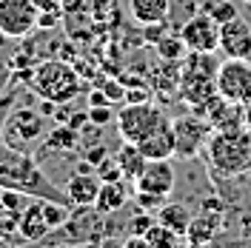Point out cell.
<instances>
[{
	"label": "cell",
	"instance_id": "40",
	"mask_svg": "<svg viewBox=\"0 0 251 248\" xmlns=\"http://www.w3.org/2000/svg\"><path fill=\"white\" fill-rule=\"evenodd\" d=\"M243 3H246V6H251V0H243Z\"/></svg>",
	"mask_w": 251,
	"mask_h": 248
},
{
	"label": "cell",
	"instance_id": "21",
	"mask_svg": "<svg viewBox=\"0 0 251 248\" xmlns=\"http://www.w3.org/2000/svg\"><path fill=\"white\" fill-rule=\"evenodd\" d=\"M143 240H146V246L149 248H177V246H186V237L183 234L172 231L169 225H163V223H154L149 231L143 234Z\"/></svg>",
	"mask_w": 251,
	"mask_h": 248
},
{
	"label": "cell",
	"instance_id": "10",
	"mask_svg": "<svg viewBox=\"0 0 251 248\" xmlns=\"http://www.w3.org/2000/svg\"><path fill=\"white\" fill-rule=\"evenodd\" d=\"M220 51L226 57H246L251 60V23L246 17H231L220 23Z\"/></svg>",
	"mask_w": 251,
	"mask_h": 248
},
{
	"label": "cell",
	"instance_id": "27",
	"mask_svg": "<svg viewBox=\"0 0 251 248\" xmlns=\"http://www.w3.org/2000/svg\"><path fill=\"white\" fill-rule=\"evenodd\" d=\"M134 202H137L140 211H160V208L169 202V197L154 194V191H134Z\"/></svg>",
	"mask_w": 251,
	"mask_h": 248
},
{
	"label": "cell",
	"instance_id": "1",
	"mask_svg": "<svg viewBox=\"0 0 251 248\" xmlns=\"http://www.w3.org/2000/svg\"><path fill=\"white\" fill-rule=\"evenodd\" d=\"M217 69L214 51H188L180 60V97L194 114H205V106L217 97Z\"/></svg>",
	"mask_w": 251,
	"mask_h": 248
},
{
	"label": "cell",
	"instance_id": "5",
	"mask_svg": "<svg viewBox=\"0 0 251 248\" xmlns=\"http://www.w3.org/2000/svg\"><path fill=\"white\" fill-rule=\"evenodd\" d=\"M46 131V120H43V111L34 109H15L6 114V123H3V143L12 146V149H23L29 151V146L40 143Z\"/></svg>",
	"mask_w": 251,
	"mask_h": 248
},
{
	"label": "cell",
	"instance_id": "30",
	"mask_svg": "<svg viewBox=\"0 0 251 248\" xmlns=\"http://www.w3.org/2000/svg\"><path fill=\"white\" fill-rule=\"evenodd\" d=\"M157 223V217H151L149 211H140V214H134V220L128 223V228H131V234H137V237H143V234L149 231L151 225Z\"/></svg>",
	"mask_w": 251,
	"mask_h": 248
},
{
	"label": "cell",
	"instance_id": "37",
	"mask_svg": "<svg viewBox=\"0 0 251 248\" xmlns=\"http://www.w3.org/2000/svg\"><path fill=\"white\" fill-rule=\"evenodd\" d=\"M40 12H60L63 9V0H34Z\"/></svg>",
	"mask_w": 251,
	"mask_h": 248
},
{
	"label": "cell",
	"instance_id": "18",
	"mask_svg": "<svg viewBox=\"0 0 251 248\" xmlns=\"http://www.w3.org/2000/svg\"><path fill=\"white\" fill-rule=\"evenodd\" d=\"M128 12L140 26L166 23L169 20V0H128Z\"/></svg>",
	"mask_w": 251,
	"mask_h": 248
},
{
	"label": "cell",
	"instance_id": "12",
	"mask_svg": "<svg viewBox=\"0 0 251 248\" xmlns=\"http://www.w3.org/2000/svg\"><path fill=\"white\" fill-rule=\"evenodd\" d=\"M205 120L214 131H223V128H243L246 125V103H237V100H228L217 94L208 106H205Z\"/></svg>",
	"mask_w": 251,
	"mask_h": 248
},
{
	"label": "cell",
	"instance_id": "2",
	"mask_svg": "<svg viewBox=\"0 0 251 248\" xmlns=\"http://www.w3.org/2000/svg\"><path fill=\"white\" fill-rule=\"evenodd\" d=\"M205 160L211 171L223 177H237L251 169V128H223L211 131L205 143Z\"/></svg>",
	"mask_w": 251,
	"mask_h": 248
},
{
	"label": "cell",
	"instance_id": "26",
	"mask_svg": "<svg viewBox=\"0 0 251 248\" xmlns=\"http://www.w3.org/2000/svg\"><path fill=\"white\" fill-rule=\"evenodd\" d=\"M40 205H43V214H46L49 228H57V225H63V223L69 220V208H72V205L54 202V200H40Z\"/></svg>",
	"mask_w": 251,
	"mask_h": 248
},
{
	"label": "cell",
	"instance_id": "15",
	"mask_svg": "<svg viewBox=\"0 0 251 248\" xmlns=\"http://www.w3.org/2000/svg\"><path fill=\"white\" fill-rule=\"evenodd\" d=\"M220 220H223V211H208L203 208L200 217H191L186 228V246H208L214 243V237L220 231Z\"/></svg>",
	"mask_w": 251,
	"mask_h": 248
},
{
	"label": "cell",
	"instance_id": "39",
	"mask_svg": "<svg viewBox=\"0 0 251 248\" xmlns=\"http://www.w3.org/2000/svg\"><path fill=\"white\" fill-rule=\"evenodd\" d=\"M246 123H249V128H251V106H246Z\"/></svg>",
	"mask_w": 251,
	"mask_h": 248
},
{
	"label": "cell",
	"instance_id": "24",
	"mask_svg": "<svg viewBox=\"0 0 251 248\" xmlns=\"http://www.w3.org/2000/svg\"><path fill=\"white\" fill-rule=\"evenodd\" d=\"M188 49L183 43V37H180V31H166L160 40H157V54L163 57V60H183V54H186Z\"/></svg>",
	"mask_w": 251,
	"mask_h": 248
},
{
	"label": "cell",
	"instance_id": "36",
	"mask_svg": "<svg viewBox=\"0 0 251 248\" xmlns=\"http://www.w3.org/2000/svg\"><path fill=\"white\" fill-rule=\"evenodd\" d=\"M89 106H111V100L106 97L103 89H94V92L89 94Z\"/></svg>",
	"mask_w": 251,
	"mask_h": 248
},
{
	"label": "cell",
	"instance_id": "6",
	"mask_svg": "<svg viewBox=\"0 0 251 248\" xmlns=\"http://www.w3.org/2000/svg\"><path fill=\"white\" fill-rule=\"evenodd\" d=\"M174 128V157L180 160H191V157L203 154L205 143L211 137V125L203 114H180L172 120Z\"/></svg>",
	"mask_w": 251,
	"mask_h": 248
},
{
	"label": "cell",
	"instance_id": "16",
	"mask_svg": "<svg viewBox=\"0 0 251 248\" xmlns=\"http://www.w3.org/2000/svg\"><path fill=\"white\" fill-rule=\"evenodd\" d=\"M137 149H140V154L146 157V160H169V157H174V128H172V117L160 125L154 134H149V137L143 140Z\"/></svg>",
	"mask_w": 251,
	"mask_h": 248
},
{
	"label": "cell",
	"instance_id": "8",
	"mask_svg": "<svg viewBox=\"0 0 251 248\" xmlns=\"http://www.w3.org/2000/svg\"><path fill=\"white\" fill-rule=\"evenodd\" d=\"M217 94L246 103L251 97V60L246 57H226L217 69Z\"/></svg>",
	"mask_w": 251,
	"mask_h": 248
},
{
	"label": "cell",
	"instance_id": "29",
	"mask_svg": "<svg viewBox=\"0 0 251 248\" xmlns=\"http://www.w3.org/2000/svg\"><path fill=\"white\" fill-rule=\"evenodd\" d=\"M97 177L100 180H123V171H120V166H117V160L114 157H106L100 166H97Z\"/></svg>",
	"mask_w": 251,
	"mask_h": 248
},
{
	"label": "cell",
	"instance_id": "19",
	"mask_svg": "<svg viewBox=\"0 0 251 248\" xmlns=\"http://www.w3.org/2000/svg\"><path fill=\"white\" fill-rule=\"evenodd\" d=\"M80 146V131L77 128H72L69 123H60L51 134H46V140H43V146H40V151L34 157L46 154V151H51V154H66V151H72V149H77Z\"/></svg>",
	"mask_w": 251,
	"mask_h": 248
},
{
	"label": "cell",
	"instance_id": "41",
	"mask_svg": "<svg viewBox=\"0 0 251 248\" xmlns=\"http://www.w3.org/2000/svg\"><path fill=\"white\" fill-rule=\"evenodd\" d=\"M246 106H251V97H249V100H246Z\"/></svg>",
	"mask_w": 251,
	"mask_h": 248
},
{
	"label": "cell",
	"instance_id": "11",
	"mask_svg": "<svg viewBox=\"0 0 251 248\" xmlns=\"http://www.w3.org/2000/svg\"><path fill=\"white\" fill-rule=\"evenodd\" d=\"M174 183H177V174L169 160H146L143 171L134 180V191H154V194L169 197L174 191Z\"/></svg>",
	"mask_w": 251,
	"mask_h": 248
},
{
	"label": "cell",
	"instance_id": "14",
	"mask_svg": "<svg viewBox=\"0 0 251 248\" xmlns=\"http://www.w3.org/2000/svg\"><path fill=\"white\" fill-rule=\"evenodd\" d=\"M49 231H51V228H49V223H46L43 205H40V200L34 197V200L23 208V214H20L17 234H20V240H23V243H40Z\"/></svg>",
	"mask_w": 251,
	"mask_h": 248
},
{
	"label": "cell",
	"instance_id": "25",
	"mask_svg": "<svg viewBox=\"0 0 251 248\" xmlns=\"http://www.w3.org/2000/svg\"><path fill=\"white\" fill-rule=\"evenodd\" d=\"M200 12H205L208 17H214L217 23H226L237 17V9L231 0H200Z\"/></svg>",
	"mask_w": 251,
	"mask_h": 248
},
{
	"label": "cell",
	"instance_id": "22",
	"mask_svg": "<svg viewBox=\"0 0 251 248\" xmlns=\"http://www.w3.org/2000/svg\"><path fill=\"white\" fill-rule=\"evenodd\" d=\"M157 223H163V225H169L172 231H177V234L186 237V228H188V223H191V214L186 211V205H180V202H166V205L160 208V214H157Z\"/></svg>",
	"mask_w": 251,
	"mask_h": 248
},
{
	"label": "cell",
	"instance_id": "31",
	"mask_svg": "<svg viewBox=\"0 0 251 248\" xmlns=\"http://www.w3.org/2000/svg\"><path fill=\"white\" fill-rule=\"evenodd\" d=\"M103 92H106V97L111 100V106H114V103H123L126 100V83L123 80H106V83H103Z\"/></svg>",
	"mask_w": 251,
	"mask_h": 248
},
{
	"label": "cell",
	"instance_id": "35",
	"mask_svg": "<svg viewBox=\"0 0 251 248\" xmlns=\"http://www.w3.org/2000/svg\"><path fill=\"white\" fill-rule=\"evenodd\" d=\"M60 15L63 12H40V15H37V29H51V26H57Z\"/></svg>",
	"mask_w": 251,
	"mask_h": 248
},
{
	"label": "cell",
	"instance_id": "20",
	"mask_svg": "<svg viewBox=\"0 0 251 248\" xmlns=\"http://www.w3.org/2000/svg\"><path fill=\"white\" fill-rule=\"evenodd\" d=\"M117 166H120V171H123V180H137V174L143 171V166H146V157L140 154V149L134 146V143H126L123 140V149L117 151Z\"/></svg>",
	"mask_w": 251,
	"mask_h": 248
},
{
	"label": "cell",
	"instance_id": "33",
	"mask_svg": "<svg viewBox=\"0 0 251 248\" xmlns=\"http://www.w3.org/2000/svg\"><path fill=\"white\" fill-rule=\"evenodd\" d=\"M83 154H86L83 160H86V163H92L94 169H97V166L106 160V154H109V151H106V146H103V143H94V149H86Z\"/></svg>",
	"mask_w": 251,
	"mask_h": 248
},
{
	"label": "cell",
	"instance_id": "4",
	"mask_svg": "<svg viewBox=\"0 0 251 248\" xmlns=\"http://www.w3.org/2000/svg\"><path fill=\"white\" fill-rule=\"evenodd\" d=\"M166 120H169V114L151 106V100L149 103H126L123 109L117 111V131L126 143L140 146L143 140L149 134H154Z\"/></svg>",
	"mask_w": 251,
	"mask_h": 248
},
{
	"label": "cell",
	"instance_id": "34",
	"mask_svg": "<svg viewBox=\"0 0 251 248\" xmlns=\"http://www.w3.org/2000/svg\"><path fill=\"white\" fill-rule=\"evenodd\" d=\"M12 106H15V92H9L3 100H0V140H3V123H6V114L12 111Z\"/></svg>",
	"mask_w": 251,
	"mask_h": 248
},
{
	"label": "cell",
	"instance_id": "9",
	"mask_svg": "<svg viewBox=\"0 0 251 248\" xmlns=\"http://www.w3.org/2000/svg\"><path fill=\"white\" fill-rule=\"evenodd\" d=\"M180 37L188 51H220V23L205 12H197L186 20L180 26Z\"/></svg>",
	"mask_w": 251,
	"mask_h": 248
},
{
	"label": "cell",
	"instance_id": "17",
	"mask_svg": "<svg viewBox=\"0 0 251 248\" xmlns=\"http://www.w3.org/2000/svg\"><path fill=\"white\" fill-rule=\"evenodd\" d=\"M128 202V188H126L123 180H103V186L97 191V200H94V208L100 214H117Z\"/></svg>",
	"mask_w": 251,
	"mask_h": 248
},
{
	"label": "cell",
	"instance_id": "28",
	"mask_svg": "<svg viewBox=\"0 0 251 248\" xmlns=\"http://www.w3.org/2000/svg\"><path fill=\"white\" fill-rule=\"evenodd\" d=\"M17 225H20V214L12 211V208H3V205H0V234H3L9 243H15Z\"/></svg>",
	"mask_w": 251,
	"mask_h": 248
},
{
	"label": "cell",
	"instance_id": "7",
	"mask_svg": "<svg viewBox=\"0 0 251 248\" xmlns=\"http://www.w3.org/2000/svg\"><path fill=\"white\" fill-rule=\"evenodd\" d=\"M37 3L34 0H0V31L12 40H23L37 29Z\"/></svg>",
	"mask_w": 251,
	"mask_h": 248
},
{
	"label": "cell",
	"instance_id": "3",
	"mask_svg": "<svg viewBox=\"0 0 251 248\" xmlns=\"http://www.w3.org/2000/svg\"><path fill=\"white\" fill-rule=\"evenodd\" d=\"M31 89L40 94L43 100L51 103H72L80 92H83V80L77 77V72L63 60H43L37 63L34 74H31Z\"/></svg>",
	"mask_w": 251,
	"mask_h": 248
},
{
	"label": "cell",
	"instance_id": "13",
	"mask_svg": "<svg viewBox=\"0 0 251 248\" xmlns=\"http://www.w3.org/2000/svg\"><path fill=\"white\" fill-rule=\"evenodd\" d=\"M103 186V180L97 177V171H77L66 180V197L72 205H94L97 191Z\"/></svg>",
	"mask_w": 251,
	"mask_h": 248
},
{
	"label": "cell",
	"instance_id": "32",
	"mask_svg": "<svg viewBox=\"0 0 251 248\" xmlns=\"http://www.w3.org/2000/svg\"><path fill=\"white\" fill-rule=\"evenodd\" d=\"M89 120L97 125H109L114 120V109L111 106H89Z\"/></svg>",
	"mask_w": 251,
	"mask_h": 248
},
{
	"label": "cell",
	"instance_id": "23",
	"mask_svg": "<svg viewBox=\"0 0 251 248\" xmlns=\"http://www.w3.org/2000/svg\"><path fill=\"white\" fill-rule=\"evenodd\" d=\"M200 12V0H169V26L180 31V26Z\"/></svg>",
	"mask_w": 251,
	"mask_h": 248
},
{
	"label": "cell",
	"instance_id": "38",
	"mask_svg": "<svg viewBox=\"0 0 251 248\" xmlns=\"http://www.w3.org/2000/svg\"><path fill=\"white\" fill-rule=\"evenodd\" d=\"M89 123V111H80V114H75V117H69V125H72V128H83V125Z\"/></svg>",
	"mask_w": 251,
	"mask_h": 248
}]
</instances>
